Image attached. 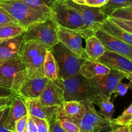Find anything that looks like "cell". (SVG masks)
Listing matches in <instances>:
<instances>
[{"label":"cell","instance_id":"cell-1","mask_svg":"<svg viewBox=\"0 0 132 132\" xmlns=\"http://www.w3.org/2000/svg\"><path fill=\"white\" fill-rule=\"evenodd\" d=\"M54 82L63 90L64 101H88L98 105L100 97L90 79L81 74L65 79H57Z\"/></svg>","mask_w":132,"mask_h":132},{"label":"cell","instance_id":"cell-2","mask_svg":"<svg viewBox=\"0 0 132 132\" xmlns=\"http://www.w3.org/2000/svg\"><path fill=\"white\" fill-rule=\"evenodd\" d=\"M0 6L15 23L25 29L50 17L30 7L21 0H0Z\"/></svg>","mask_w":132,"mask_h":132},{"label":"cell","instance_id":"cell-3","mask_svg":"<svg viewBox=\"0 0 132 132\" xmlns=\"http://www.w3.org/2000/svg\"><path fill=\"white\" fill-rule=\"evenodd\" d=\"M58 68V78L65 79L78 74L85 59L79 57L61 43L58 42L50 49Z\"/></svg>","mask_w":132,"mask_h":132},{"label":"cell","instance_id":"cell-4","mask_svg":"<svg viewBox=\"0 0 132 132\" xmlns=\"http://www.w3.org/2000/svg\"><path fill=\"white\" fill-rule=\"evenodd\" d=\"M27 77L21 57L0 62V86L17 92Z\"/></svg>","mask_w":132,"mask_h":132},{"label":"cell","instance_id":"cell-5","mask_svg":"<svg viewBox=\"0 0 132 132\" xmlns=\"http://www.w3.org/2000/svg\"><path fill=\"white\" fill-rule=\"evenodd\" d=\"M43 44L35 41L24 42L21 59L27 72V76H44L43 63L46 51Z\"/></svg>","mask_w":132,"mask_h":132},{"label":"cell","instance_id":"cell-6","mask_svg":"<svg viewBox=\"0 0 132 132\" xmlns=\"http://www.w3.org/2000/svg\"><path fill=\"white\" fill-rule=\"evenodd\" d=\"M57 25L50 17L43 21L32 24L23 34L24 42L35 41L43 44L48 48L59 42L56 28Z\"/></svg>","mask_w":132,"mask_h":132},{"label":"cell","instance_id":"cell-7","mask_svg":"<svg viewBox=\"0 0 132 132\" xmlns=\"http://www.w3.org/2000/svg\"><path fill=\"white\" fill-rule=\"evenodd\" d=\"M50 17L57 26L74 30L82 36L85 29L82 17L74 9L61 0H57L53 4Z\"/></svg>","mask_w":132,"mask_h":132},{"label":"cell","instance_id":"cell-8","mask_svg":"<svg viewBox=\"0 0 132 132\" xmlns=\"http://www.w3.org/2000/svg\"><path fill=\"white\" fill-rule=\"evenodd\" d=\"M61 1L74 9L82 17L85 29L81 36L82 39L85 40L91 36H94L95 32L99 30L103 21L108 18V16L101 11L100 7L79 5L75 3L71 0Z\"/></svg>","mask_w":132,"mask_h":132},{"label":"cell","instance_id":"cell-9","mask_svg":"<svg viewBox=\"0 0 132 132\" xmlns=\"http://www.w3.org/2000/svg\"><path fill=\"white\" fill-rule=\"evenodd\" d=\"M56 32L59 42L67 46L77 57L88 60L82 46V37L77 31L57 26Z\"/></svg>","mask_w":132,"mask_h":132},{"label":"cell","instance_id":"cell-10","mask_svg":"<svg viewBox=\"0 0 132 132\" xmlns=\"http://www.w3.org/2000/svg\"><path fill=\"white\" fill-rule=\"evenodd\" d=\"M128 77L125 73L119 71L110 69L108 74L97 76L91 79V81L95 86L99 96L112 97L113 91L117 84Z\"/></svg>","mask_w":132,"mask_h":132},{"label":"cell","instance_id":"cell-11","mask_svg":"<svg viewBox=\"0 0 132 132\" xmlns=\"http://www.w3.org/2000/svg\"><path fill=\"white\" fill-rule=\"evenodd\" d=\"M131 59L122 55L105 50L97 61L102 63L110 69L125 73L129 81H132V63Z\"/></svg>","mask_w":132,"mask_h":132},{"label":"cell","instance_id":"cell-12","mask_svg":"<svg viewBox=\"0 0 132 132\" xmlns=\"http://www.w3.org/2000/svg\"><path fill=\"white\" fill-rule=\"evenodd\" d=\"M95 36L103 44L105 50L117 53L132 60V48L128 44L101 30L95 32Z\"/></svg>","mask_w":132,"mask_h":132},{"label":"cell","instance_id":"cell-13","mask_svg":"<svg viewBox=\"0 0 132 132\" xmlns=\"http://www.w3.org/2000/svg\"><path fill=\"white\" fill-rule=\"evenodd\" d=\"M48 81L45 76H27L17 94L23 99H38Z\"/></svg>","mask_w":132,"mask_h":132},{"label":"cell","instance_id":"cell-14","mask_svg":"<svg viewBox=\"0 0 132 132\" xmlns=\"http://www.w3.org/2000/svg\"><path fill=\"white\" fill-rule=\"evenodd\" d=\"M81 102L85 108V113L82 119L94 126L100 128L103 132H109L112 129L117 127V125L114 122L113 119L109 120L102 117L97 112L92 103L88 101H82Z\"/></svg>","mask_w":132,"mask_h":132},{"label":"cell","instance_id":"cell-15","mask_svg":"<svg viewBox=\"0 0 132 132\" xmlns=\"http://www.w3.org/2000/svg\"><path fill=\"white\" fill-rule=\"evenodd\" d=\"M38 99L45 106H61L64 101L63 90L54 81L50 80Z\"/></svg>","mask_w":132,"mask_h":132},{"label":"cell","instance_id":"cell-16","mask_svg":"<svg viewBox=\"0 0 132 132\" xmlns=\"http://www.w3.org/2000/svg\"><path fill=\"white\" fill-rule=\"evenodd\" d=\"M24 45L23 34L0 42V62L21 57Z\"/></svg>","mask_w":132,"mask_h":132},{"label":"cell","instance_id":"cell-17","mask_svg":"<svg viewBox=\"0 0 132 132\" xmlns=\"http://www.w3.org/2000/svg\"><path fill=\"white\" fill-rule=\"evenodd\" d=\"M27 115H28V110L24 99L17 95L12 100L9 106V113L5 121L6 128L10 131L15 132V122Z\"/></svg>","mask_w":132,"mask_h":132},{"label":"cell","instance_id":"cell-18","mask_svg":"<svg viewBox=\"0 0 132 132\" xmlns=\"http://www.w3.org/2000/svg\"><path fill=\"white\" fill-rule=\"evenodd\" d=\"M27 105L29 116L37 118L46 119L48 121L56 113L60 106H45L43 105L39 99H23Z\"/></svg>","mask_w":132,"mask_h":132},{"label":"cell","instance_id":"cell-19","mask_svg":"<svg viewBox=\"0 0 132 132\" xmlns=\"http://www.w3.org/2000/svg\"><path fill=\"white\" fill-rule=\"evenodd\" d=\"M110 69L98 61L85 60L81 66L79 73L88 79H91L97 76L108 74Z\"/></svg>","mask_w":132,"mask_h":132},{"label":"cell","instance_id":"cell-20","mask_svg":"<svg viewBox=\"0 0 132 132\" xmlns=\"http://www.w3.org/2000/svg\"><path fill=\"white\" fill-rule=\"evenodd\" d=\"M99 30L113 36V37L122 40L129 45H132V34L121 29L116 24L111 21L108 18L103 21Z\"/></svg>","mask_w":132,"mask_h":132},{"label":"cell","instance_id":"cell-21","mask_svg":"<svg viewBox=\"0 0 132 132\" xmlns=\"http://www.w3.org/2000/svg\"><path fill=\"white\" fill-rule=\"evenodd\" d=\"M86 41L85 51L88 60L97 61L105 52L104 46L97 37L94 35L88 37Z\"/></svg>","mask_w":132,"mask_h":132},{"label":"cell","instance_id":"cell-22","mask_svg":"<svg viewBox=\"0 0 132 132\" xmlns=\"http://www.w3.org/2000/svg\"><path fill=\"white\" fill-rule=\"evenodd\" d=\"M44 76L50 81H54L58 78V68L56 61L51 51L48 50L43 63Z\"/></svg>","mask_w":132,"mask_h":132},{"label":"cell","instance_id":"cell-23","mask_svg":"<svg viewBox=\"0 0 132 132\" xmlns=\"http://www.w3.org/2000/svg\"><path fill=\"white\" fill-rule=\"evenodd\" d=\"M61 109L65 116L73 118H82L85 113L83 104L78 101H64Z\"/></svg>","mask_w":132,"mask_h":132},{"label":"cell","instance_id":"cell-24","mask_svg":"<svg viewBox=\"0 0 132 132\" xmlns=\"http://www.w3.org/2000/svg\"><path fill=\"white\" fill-rule=\"evenodd\" d=\"M25 28L18 23H9L0 26V42L14 38L24 33Z\"/></svg>","mask_w":132,"mask_h":132},{"label":"cell","instance_id":"cell-25","mask_svg":"<svg viewBox=\"0 0 132 132\" xmlns=\"http://www.w3.org/2000/svg\"><path fill=\"white\" fill-rule=\"evenodd\" d=\"M100 101L98 104L99 111L98 113L102 117L109 120L113 119V116L115 113V108L113 103L111 101L112 97L101 95Z\"/></svg>","mask_w":132,"mask_h":132},{"label":"cell","instance_id":"cell-26","mask_svg":"<svg viewBox=\"0 0 132 132\" xmlns=\"http://www.w3.org/2000/svg\"><path fill=\"white\" fill-rule=\"evenodd\" d=\"M30 7L46 15L50 16L51 8L57 0H21Z\"/></svg>","mask_w":132,"mask_h":132},{"label":"cell","instance_id":"cell-27","mask_svg":"<svg viewBox=\"0 0 132 132\" xmlns=\"http://www.w3.org/2000/svg\"><path fill=\"white\" fill-rule=\"evenodd\" d=\"M57 119L60 123L61 126L66 132H79V128L73 121L70 117L65 116L61 109V106L59 107L55 113Z\"/></svg>","mask_w":132,"mask_h":132},{"label":"cell","instance_id":"cell-28","mask_svg":"<svg viewBox=\"0 0 132 132\" xmlns=\"http://www.w3.org/2000/svg\"><path fill=\"white\" fill-rule=\"evenodd\" d=\"M126 6H132V0H108L106 4L100 8L101 11L108 17L116 9Z\"/></svg>","mask_w":132,"mask_h":132},{"label":"cell","instance_id":"cell-29","mask_svg":"<svg viewBox=\"0 0 132 132\" xmlns=\"http://www.w3.org/2000/svg\"><path fill=\"white\" fill-rule=\"evenodd\" d=\"M70 118L77 125L81 131L85 132H103L100 128L94 126V125L90 123L84 119H77L73 117H70Z\"/></svg>","mask_w":132,"mask_h":132},{"label":"cell","instance_id":"cell-30","mask_svg":"<svg viewBox=\"0 0 132 132\" xmlns=\"http://www.w3.org/2000/svg\"><path fill=\"white\" fill-rule=\"evenodd\" d=\"M113 121L117 126L132 125V104L122 112L121 116L113 119Z\"/></svg>","mask_w":132,"mask_h":132},{"label":"cell","instance_id":"cell-31","mask_svg":"<svg viewBox=\"0 0 132 132\" xmlns=\"http://www.w3.org/2000/svg\"><path fill=\"white\" fill-rule=\"evenodd\" d=\"M108 17L132 21V6H126L116 9L112 12Z\"/></svg>","mask_w":132,"mask_h":132},{"label":"cell","instance_id":"cell-32","mask_svg":"<svg viewBox=\"0 0 132 132\" xmlns=\"http://www.w3.org/2000/svg\"><path fill=\"white\" fill-rule=\"evenodd\" d=\"M108 18L121 29L126 31L128 33L132 34V21L117 19V18H110V17H108Z\"/></svg>","mask_w":132,"mask_h":132},{"label":"cell","instance_id":"cell-33","mask_svg":"<svg viewBox=\"0 0 132 132\" xmlns=\"http://www.w3.org/2000/svg\"><path fill=\"white\" fill-rule=\"evenodd\" d=\"M131 88V81H129L128 83H124L120 81L117 86L115 87L112 95H114L115 97L118 96H124L127 93L128 90Z\"/></svg>","mask_w":132,"mask_h":132},{"label":"cell","instance_id":"cell-34","mask_svg":"<svg viewBox=\"0 0 132 132\" xmlns=\"http://www.w3.org/2000/svg\"><path fill=\"white\" fill-rule=\"evenodd\" d=\"M32 120L36 124L37 128V132H49L48 122L46 119L37 118V117L30 116Z\"/></svg>","mask_w":132,"mask_h":132},{"label":"cell","instance_id":"cell-35","mask_svg":"<svg viewBox=\"0 0 132 132\" xmlns=\"http://www.w3.org/2000/svg\"><path fill=\"white\" fill-rule=\"evenodd\" d=\"M49 132H66L63 130L58 120L57 119L55 114L48 121Z\"/></svg>","mask_w":132,"mask_h":132},{"label":"cell","instance_id":"cell-36","mask_svg":"<svg viewBox=\"0 0 132 132\" xmlns=\"http://www.w3.org/2000/svg\"><path fill=\"white\" fill-rule=\"evenodd\" d=\"M28 113L27 116H24L22 118L19 119L15 123V132H24L25 131L26 125H27V119H28Z\"/></svg>","mask_w":132,"mask_h":132},{"label":"cell","instance_id":"cell-37","mask_svg":"<svg viewBox=\"0 0 132 132\" xmlns=\"http://www.w3.org/2000/svg\"><path fill=\"white\" fill-rule=\"evenodd\" d=\"M9 23H16L11 17L0 6V26Z\"/></svg>","mask_w":132,"mask_h":132},{"label":"cell","instance_id":"cell-38","mask_svg":"<svg viewBox=\"0 0 132 132\" xmlns=\"http://www.w3.org/2000/svg\"><path fill=\"white\" fill-rule=\"evenodd\" d=\"M9 106L5 110L3 115L0 119V132H14L9 130L6 128V125H5V121H6V117H7L8 113H9Z\"/></svg>","mask_w":132,"mask_h":132},{"label":"cell","instance_id":"cell-39","mask_svg":"<svg viewBox=\"0 0 132 132\" xmlns=\"http://www.w3.org/2000/svg\"><path fill=\"white\" fill-rule=\"evenodd\" d=\"M18 95L15 92H13L10 89L2 87L0 86V99L1 98L10 97H15Z\"/></svg>","mask_w":132,"mask_h":132},{"label":"cell","instance_id":"cell-40","mask_svg":"<svg viewBox=\"0 0 132 132\" xmlns=\"http://www.w3.org/2000/svg\"><path fill=\"white\" fill-rule=\"evenodd\" d=\"M24 132H37V128H36V124L29 115H28V119H27L25 131Z\"/></svg>","mask_w":132,"mask_h":132},{"label":"cell","instance_id":"cell-41","mask_svg":"<svg viewBox=\"0 0 132 132\" xmlns=\"http://www.w3.org/2000/svg\"><path fill=\"white\" fill-rule=\"evenodd\" d=\"M15 97L1 98V99H0V110L5 109V108H8V107L10 106V103H11L12 100Z\"/></svg>","mask_w":132,"mask_h":132},{"label":"cell","instance_id":"cell-42","mask_svg":"<svg viewBox=\"0 0 132 132\" xmlns=\"http://www.w3.org/2000/svg\"><path fill=\"white\" fill-rule=\"evenodd\" d=\"M109 132H131V125L117 126Z\"/></svg>","mask_w":132,"mask_h":132},{"label":"cell","instance_id":"cell-43","mask_svg":"<svg viewBox=\"0 0 132 132\" xmlns=\"http://www.w3.org/2000/svg\"><path fill=\"white\" fill-rule=\"evenodd\" d=\"M85 5L97 7V0H85Z\"/></svg>","mask_w":132,"mask_h":132},{"label":"cell","instance_id":"cell-44","mask_svg":"<svg viewBox=\"0 0 132 132\" xmlns=\"http://www.w3.org/2000/svg\"><path fill=\"white\" fill-rule=\"evenodd\" d=\"M73 1V3L76 4H79V5H85V0H71Z\"/></svg>","mask_w":132,"mask_h":132},{"label":"cell","instance_id":"cell-45","mask_svg":"<svg viewBox=\"0 0 132 132\" xmlns=\"http://www.w3.org/2000/svg\"><path fill=\"white\" fill-rule=\"evenodd\" d=\"M5 109H6V108H5V109L0 110V119H1V117H2L3 115V113H4V112H5Z\"/></svg>","mask_w":132,"mask_h":132},{"label":"cell","instance_id":"cell-46","mask_svg":"<svg viewBox=\"0 0 132 132\" xmlns=\"http://www.w3.org/2000/svg\"><path fill=\"white\" fill-rule=\"evenodd\" d=\"M79 132H85V131H80Z\"/></svg>","mask_w":132,"mask_h":132}]
</instances>
